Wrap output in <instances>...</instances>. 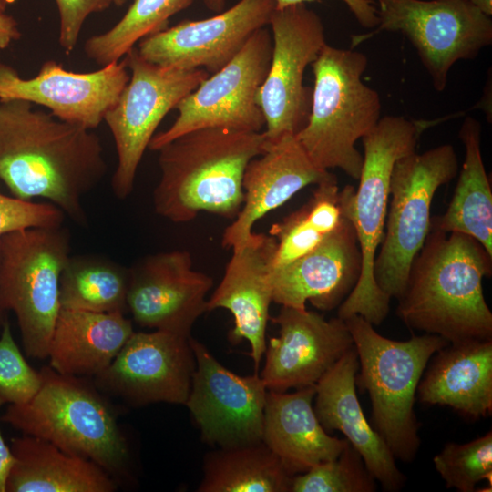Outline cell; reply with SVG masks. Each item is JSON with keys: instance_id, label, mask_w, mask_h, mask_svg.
<instances>
[{"instance_id": "cell-1", "label": "cell", "mask_w": 492, "mask_h": 492, "mask_svg": "<svg viewBox=\"0 0 492 492\" xmlns=\"http://www.w3.org/2000/svg\"><path fill=\"white\" fill-rule=\"evenodd\" d=\"M107 163L99 137L20 99L0 100V180L12 196L46 200L79 224Z\"/></svg>"}, {"instance_id": "cell-2", "label": "cell", "mask_w": 492, "mask_h": 492, "mask_svg": "<svg viewBox=\"0 0 492 492\" xmlns=\"http://www.w3.org/2000/svg\"><path fill=\"white\" fill-rule=\"evenodd\" d=\"M491 274L492 255L476 239L430 228L396 313L408 328L449 343L490 340L492 313L482 282Z\"/></svg>"}, {"instance_id": "cell-3", "label": "cell", "mask_w": 492, "mask_h": 492, "mask_svg": "<svg viewBox=\"0 0 492 492\" xmlns=\"http://www.w3.org/2000/svg\"><path fill=\"white\" fill-rule=\"evenodd\" d=\"M261 132L204 128L160 147V178L153 191L156 213L175 223L206 211L235 219L243 204L248 163L265 150Z\"/></svg>"}, {"instance_id": "cell-4", "label": "cell", "mask_w": 492, "mask_h": 492, "mask_svg": "<svg viewBox=\"0 0 492 492\" xmlns=\"http://www.w3.org/2000/svg\"><path fill=\"white\" fill-rule=\"evenodd\" d=\"M42 385L21 405H10L0 420L44 439L62 451L90 460L111 477L125 475L128 446L115 414L96 387L80 377L41 370Z\"/></svg>"}, {"instance_id": "cell-5", "label": "cell", "mask_w": 492, "mask_h": 492, "mask_svg": "<svg viewBox=\"0 0 492 492\" xmlns=\"http://www.w3.org/2000/svg\"><path fill=\"white\" fill-rule=\"evenodd\" d=\"M314 76L310 114L295 135L320 169H340L358 179L363 155L355 148L381 118V99L362 81L364 54L325 44L311 65Z\"/></svg>"}, {"instance_id": "cell-6", "label": "cell", "mask_w": 492, "mask_h": 492, "mask_svg": "<svg viewBox=\"0 0 492 492\" xmlns=\"http://www.w3.org/2000/svg\"><path fill=\"white\" fill-rule=\"evenodd\" d=\"M344 322L359 361L355 383L369 394L374 429L395 459L411 462L420 446L414 411L417 387L431 357L449 343L430 333L392 340L359 314Z\"/></svg>"}, {"instance_id": "cell-7", "label": "cell", "mask_w": 492, "mask_h": 492, "mask_svg": "<svg viewBox=\"0 0 492 492\" xmlns=\"http://www.w3.org/2000/svg\"><path fill=\"white\" fill-rule=\"evenodd\" d=\"M438 120L385 116L361 138L364 154L351 220L361 251L362 270L355 287L339 305L338 317L343 320L359 314L379 325L389 313L391 299L377 286L374 268L384 233L392 171L399 159L415 151L423 132Z\"/></svg>"}, {"instance_id": "cell-8", "label": "cell", "mask_w": 492, "mask_h": 492, "mask_svg": "<svg viewBox=\"0 0 492 492\" xmlns=\"http://www.w3.org/2000/svg\"><path fill=\"white\" fill-rule=\"evenodd\" d=\"M69 257V232L62 225L26 228L0 237V307L15 313L30 357L48 355L61 309L60 276Z\"/></svg>"}, {"instance_id": "cell-9", "label": "cell", "mask_w": 492, "mask_h": 492, "mask_svg": "<svg viewBox=\"0 0 492 492\" xmlns=\"http://www.w3.org/2000/svg\"><path fill=\"white\" fill-rule=\"evenodd\" d=\"M457 172L456 154L450 144L421 154L415 151L395 162L384 238L374 268L377 286L390 299L398 300L404 293L411 265L430 231L436 191Z\"/></svg>"}, {"instance_id": "cell-10", "label": "cell", "mask_w": 492, "mask_h": 492, "mask_svg": "<svg viewBox=\"0 0 492 492\" xmlns=\"http://www.w3.org/2000/svg\"><path fill=\"white\" fill-rule=\"evenodd\" d=\"M378 25L354 36L351 47L382 32H401L416 49L433 86L443 91L458 60L492 43V20L467 0H377Z\"/></svg>"}, {"instance_id": "cell-11", "label": "cell", "mask_w": 492, "mask_h": 492, "mask_svg": "<svg viewBox=\"0 0 492 492\" xmlns=\"http://www.w3.org/2000/svg\"><path fill=\"white\" fill-rule=\"evenodd\" d=\"M123 59L130 77L104 118L118 155L111 187L118 199L130 195L141 159L164 117L210 76L204 69L151 64L140 56L136 46Z\"/></svg>"}, {"instance_id": "cell-12", "label": "cell", "mask_w": 492, "mask_h": 492, "mask_svg": "<svg viewBox=\"0 0 492 492\" xmlns=\"http://www.w3.org/2000/svg\"><path fill=\"white\" fill-rule=\"evenodd\" d=\"M272 52L270 32L263 27L256 30L228 64L177 105V118L153 136L149 149L157 151L172 139L204 128L261 132L265 118L257 96L268 74Z\"/></svg>"}, {"instance_id": "cell-13", "label": "cell", "mask_w": 492, "mask_h": 492, "mask_svg": "<svg viewBox=\"0 0 492 492\" xmlns=\"http://www.w3.org/2000/svg\"><path fill=\"white\" fill-rule=\"evenodd\" d=\"M269 25L272 52L257 101L265 118L266 142L296 135L306 124L312 91L303 85L306 67L326 44L320 16L305 3L273 11Z\"/></svg>"}, {"instance_id": "cell-14", "label": "cell", "mask_w": 492, "mask_h": 492, "mask_svg": "<svg viewBox=\"0 0 492 492\" xmlns=\"http://www.w3.org/2000/svg\"><path fill=\"white\" fill-rule=\"evenodd\" d=\"M196 361L185 403L202 439L220 447L262 441L268 389L258 373L241 376L224 367L190 336Z\"/></svg>"}, {"instance_id": "cell-15", "label": "cell", "mask_w": 492, "mask_h": 492, "mask_svg": "<svg viewBox=\"0 0 492 492\" xmlns=\"http://www.w3.org/2000/svg\"><path fill=\"white\" fill-rule=\"evenodd\" d=\"M190 335L133 333L111 364L95 376L101 391L134 405H185L196 367Z\"/></svg>"}, {"instance_id": "cell-16", "label": "cell", "mask_w": 492, "mask_h": 492, "mask_svg": "<svg viewBox=\"0 0 492 492\" xmlns=\"http://www.w3.org/2000/svg\"><path fill=\"white\" fill-rule=\"evenodd\" d=\"M275 7L274 0H240L212 17L184 20L148 36L136 47L151 64L213 74L238 54L256 30L269 25Z\"/></svg>"}, {"instance_id": "cell-17", "label": "cell", "mask_w": 492, "mask_h": 492, "mask_svg": "<svg viewBox=\"0 0 492 492\" xmlns=\"http://www.w3.org/2000/svg\"><path fill=\"white\" fill-rule=\"evenodd\" d=\"M129 77L123 58L87 73L69 71L46 60L31 78H23L0 62V100L28 101L48 108L62 121L93 130L117 103Z\"/></svg>"}, {"instance_id": "cell-18", "label": "cell", "mask_w": 492, "mask_h": 492, "mask_svg": "<svg viewBox=\"0 0 492 492\" xmlns=\"http://www.w3.org/2000/svg\"><path fill=\"white\" fill-rule=\"evenodd\" d=\"M128 311L142 327L190 335L207 312L213 280L192 268L187 251L150 254L128 269Z\"/></svg>"}, {"instance_id": "cell-19", "label": "cell", "mask_w": 492, "mask_h": 492, "mask_svg": "<svg viewBox=\"0 0 492 492\" xmlns=\"http://www.w3.org/2000/svg\"><path fill=\"white\" fill-rule=\"evenodd\" d=\"M272 321L279 326V335L266 345L261 373L270 391L314 386L354 346L344 320L338 316L326 320L316 312L282 306Z\"/></svg>"}, {"instance_id": "cell-20", "label": "cell", "mask_w": 492, "mask_h": 492, "mask_svg": "<svg viewBox=\"0 0 492 492\" xmlns=\"http://www.w3.org/2000/svg\"><path fill=\"white\" fill-rule=\"evenodd\" d=\"M276 251L273 237L255 233L232 249L218 287L207 301V312L223 308L233 316L232 343L248 341L255 373L266 350V327L272 302V272Z\"/></svg>"}, {"instance_id": "cell-21", "label": "cell", "mask_w": 492, "mask_h": 492, "mask_svg": "<svg viewBox=\"0 0 492 492\" xmlns=\"http://www.w3.org/2000/svg\"><path fill=\"white\" fill-rule=\"evenodd\" d=\"M362 255L351 216L317 248L292 263L272 270V302L306 309V302L331 311L359 281Z\"/></svg>"}, {"instance_id": "cell-22", "label": "cell", "mask_w": 492, "mask_h": 492, "mask_svg": "<svg viewBox=\"0 0 492 492\" xmlns=\"http://www.w3.org/2000/svg\"><path fill=\"white\" fill-rule=\"evenodd\" d=\"M334 177L318 168L295 135L266 142L264 152L247 165L243 179V204L223 231L221 245L234 249L251 235L255 223L281 207L303 188Z\"/></svg>"}, {"instance_id": "cell-23", "label": "cell", "mask_w": 492, "mask_h": 492, "mask_svg": "<svg viewBox=\"0 0 492 492\" xmlns=\"http://www.w3.org/2000/svg\"><path fill=\"white\" fill-rule=\"evenodd\" d=\"M358 370V356L353 346L314 385L313 409L327 432L343 433L384 490L397 491L405 478L389 447L363 412L355 390Z\"/></svg>"}, {"instance_id": "cell-24", "label": "cell", "mask_w": 492, "mask_h": 492, "mask_svg": "<svg viewBox=\"0 0 492 492\" xmlns=\"http://www.w3.org/2000/svg\"><path fill=\"white\" fill-rule=\"evenodd\" d=\"M314 396V386L267 393L262 442L292 476L335 459L349 444L323 427L313 406Z\"/></svg>"}, {"instance_id": "cell-25", "label": "cell", "mask_w": 492, "mask_h": 492, "mask_svg": "<svg viewBox=\"0 0 492 492\" xmlns=\"http://www.w3.org/2000/svg\"><path fill=\"white\" fill-rule=\"evenodd\" d=\"M419 382L420 402L448 405L477 419L492 412V339L449 343L437 351Z\"/></svg>"}, {"instance_id": "cell-26", "label": "cell", "mask_w": 492, "mask_h": 492, "mask_svg": "<svg viewBox=\"0 0 492 492\" xmlns=\"http://www.w3.org/2000/svg\"><path fill=\"white\" fill-rule=\"evenodd\" d=\"M133 333L125 313L61 308L48 349L50 366L61 374L96 376L111 364Z\"/></svg>"}, {"instance_id": "cell-27", "label": "cell", "mask_w": 492, "mask_h": 492, "mask_svg": "<svg viewBox=\"0 0 492 492\" xmlns=\"http://www.w3.org/2000/svg\"><path fill=\"white\" fill-rule=\"evenodd\" d=\"M15 463L5 492H112L117 484L96 463L28 435L11 439Z\"/></svg>"}, {"instance_id": "cell-28", "label": "cell", "mask_w": 492, "mask_h": 492, "mask_svg": "<svg viewBox=\"0 0 492 492\" xmlns=\"http://www.w3.org/2000/svg\"><path fill=\"white\" fill-rule=\"evenodd\" d=\"M458 135L465 147L459 178L446 211L431 217L430 228L468 235L492 255V190L481 156L480 123L466 117Z\"/></svg>"}, {"instance_id": "cell-29", "label": "cell", "mask_w": 492, "mask_h": 492, "mask_svg": "<svg viewBox=\"0 0 492 492\" xmlns=\"http://www.w3.org/2000/svg\"><path fill=\"white\" fill-rule=\"evenodd\" d=\"M315 186L304 205L272 225L269 235L276 241L273 270L313 251L352 215L354 186L340 190L335 176Z\"/></svg>"}, {"instance_id": "cell-30", "label": "cell", "mask_w": 492, "mask_h": 492, "mask_svg": "<svg viewBox=\"0 0 492 492\" xmlns=\"http://www.w3.org/2000/svg\"><path fill=\"white\" fill-rule=\"evenodd\" d=\"M293 476L261 441L220 447L203 463L199 492H287Z\"/></svg>"}, {"instance_id": "cell-31", "label": "cell", "mask_w": 492, "mask_h": 492, "mask_svg": "<svg viewBox=\"0 0 492 492\" xmlns=\"http://www.w3.org/2000/svg\"><path fill=\"white\" fill-rule=\"evenodd\" d=\"M128 282V269L111 261L96 256H70L60 276V306L125 313Z\"/></svg>"}, {"instance_id": "cell-32", "label": "cell", "mask_w": 492, "mask_h": 492, "mask_svg": "<svg viewBox=\"0 0 492 492\" xmlns=\"http://www.w3.org/2000/svg\"><path fill=\"white\" fill-rule=\"evenodd\" d=\"M194 0H133L128 11L110 29L90 36L86 56L100 67L121 60L144 37L168 27L169 18Z\"/></svg>"}, {"instance_id": "cell-33", "label": "cell", "mask_w": 492, "mask_h": 492, "mask_svg": "<svg viewBox=\"0 0 492 492\" xmlns=\"http://www.w3.org/2000/svg\"><path fill=\"white\" fill-rule=\"evenodd\" d=\"M447 488L473 492L486 479L492 481V432L470 442L446 443L433 459Z\"/></svg>"}, {"instance_id": "cell-34", "label": "cell", "mask_w": 492, "mask_h": 492, "mask_svg": "<svg viewBox=\"0 0 492 492\" xmlns=\"http://www.w3.org/2000/svg\"><path fill=\"white\" fill-rule=\"evenodd\" d=\"M375 479L360 454L348 444L333 460L293 476L292 492H374Z\"/></svg>"}, {"instance_id": "cell-35", "label": "cell", "mask_w": 492, "mask_h": 492, "mask_svg": "<svg viewBox=\"0 0 492 492\" xmlns=\"http://www.w3.org/2000/svg\"><path fill=\"white\" fill-rule=\"evenodd\" d=\"M41 385V371H36L25 360L5 318L0 335V397L11 405L25 404Z\"/></svg>"}, {"instance_id": "cell-36", "label": "cell", "mask_w": 492, "mask_h": 492, "mask_svg": "<svg viewBox=\"0 0 492 492\" xmlns=\"http://www.w3.org/2000/svg\"><path fill=\"white\" fill-rule=\"evenodd\" d=\"M64 212L49 202H34L0 193V237L31 227L61 226Z\"/></svg>"}, {"instance_id": "cell-37", "label": "cell", "mask_w": 492, "mask_h": 492, "mask_svg": "<svg viewBox=\"0 0 492 492\" xmlns=\"http://www.w3.org/2000/svg\"><path fill=\"white\" fill-rule=\"evenodd\" d=\"M59 14L58 42L66 54L76 47L86 19L108 9L113 0H55Z\"/></svg>"}, {"instance_id": "cell-38", "label": "cell", "mask_w": 492, "mask_h": 492, "mask_svg": "<svg viewBox=\"0 0 492 492\" xmlns=\"http://www.w3.org/2000/svg\"><path fill=\"white\" fill-rule=\"evenodd\" d=\"M276 9L312 0H274ZM348 6L358 23L366 28H374L379 22L377 8L371 0H342Z\"/></svg>"}, {"instance_id": "cell-39", "label": "cell", "mask_w": 492, "mask_h": 492, "mask_svg": "<svg viewBox=\"0 0 492 492\" xmlns=\"http://www.w3.org/2000/svg\"><path fill=\"white\" fill-rule=\"evenodd\" d=\"M20 36L21 32L15 19L5 12H0V50L6 48Z\"/></svg>"}, {"instance_id": "cell-40", "label": "cell", "mask_w": 492, "mask_h": 492, "mask_svg": "<svg viewBox=\"0 0 492 492\" xmlns=\"http://www.w3.org/2000/svg\"><path fill=\"white\" fill-rule=\"evenodd\" d=\"M5 401L0 397V407ZM15 463V456L1 435L0 431V492H5L6 481Z\"/></svg>"}, {"instance_id": "cell-41", "label": "cell", "mask_w": 492, "mask_h": 492, "mask_svg": "<svg viewBox=\"0 0 492 492\" xmlns=\"http://www.w3.org/2000/svg\"><path fill=\"white\" fill-rule=\"evenodd\" d=\"M487 15H492V0H467Z\"/></svg>"}, {"instance_id": "cell-42", "label": "cell", "mask_w": 492, "mask_h": 492, "mask_svg": "<svg viewBox=\"0 0 492 492\" xmlns=\"http://www.w3.org/2000/svg\"><path fill=\"white\" fill-rule=\"evenodd\" d=\"M206 6L212 11L221 12L225 5V0H204Z\"/></svg>"}, {"instance_id": "cell-43", "label": "cell", "mask_w": 492, "mask_h": 492, "mask_svg": "<svg viewBox=\"0 0 492 492\" xmlns=\"http://www.w3.org/2000/svg\"><path fill=\"white\" fill-rule=\"evenodd\" d=\"M9 4V0H0V12H5Z\"/></svg>"}, {"instance_id": "cell-44", "label": "cell", "mask_w": 492, "mask_h": 492, "mask_svg": "<svg viewBox=\"0 0 492 492\" xmlns=\"http://www.w3.org/2000/svg\"><path fill=\"white\" fill-rule=\"evenodd\" d=\"M127 0H113V4L117 6L123 5Z\"/></svg>"}, {"instance_id": "cell-45", "label": "cell", "mask_w": 492, "mask_h": 492, "mask_svg": "<svg viewBox=\"0 0 492 492\" xmlns=\"http://www.w3.org/2000/svg\"><path fill=\"white\" fill-rule=\"evenodd\" d=\"M3 312L4 310L0 307V328L2 327L4 318H3Z\"/></svg>"}]
</instances>
